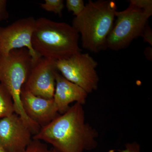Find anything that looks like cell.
Wrapping results in <instances>:
<instances>
[{
    "label": "cell",
    "instance_id": "6da1fadb",
    "mask_svg": "<svg viewBox=\"0 0 152 152\" xmlns=\"http://www.w3.org/2000/svg\"><path fill=\"white\" fill-rule=\"evenodd\" d=\"M98 137L97 130L86 122L83 105L75 103L41 127L33 140L50 144L56 152H84L97 148Z\"/></svg>",
    "mask_w": 152,
    "mask_h": 152
},
{
    "label": "cell",
    "instance_id": "7a4b0ae2",
    "mask_svg": "<svg viewBox=\"0 0 152 152\" xmlns=\"http://www.w3.org/2000/svg\"><path fill=\"white\" fill-rule=\"evenodd\" d=\"M117 10L113 0H90L81 13L74 18L72 26L80 34L84 48L95 53L107 49Z\"/></svg>",
    "mask_w": 152,
    "mask_h": 152
},
{
    "label": "cell",
    "instance_id": "3957f363",
    "mask_svg": "<svg viewBox=\"0 0 152 152\" xmlns=\"http://www.w3.org/2000/svg\"><path fill=\"white\" fill-rule=\"evenodd\" d=\"M79 39L72 26L40 18L36 20L32 45L40 57L59 61L81 53Z\"/></svg>",
    "mask_w": 152,
    "mask_h": 152
},
{
    "label": "cell",
    "instance_id": "277c9868",
    "mask_svg": "<svg viewBox=\"0 0 152 152\" xmlns=\"http://www.w3.org/2000/svg\"><path fill=\"white\" fill-rule=\"evenodd\" d=\"M34 61L30 51L26 48L15 49L7 55L0 56V82L11 95L15 112L21 117L34 135L41 127L30 119L23 108L21 93L26 82Z\"/></svg>",
    "mask_w": 152,
    "mask_h": 152
},
{
    "label": "cell",
    "instance_id": "5b68a950",
    "mask_svg": "<svg viewBox=\"0 0 152 152\" xmlns=\"http://www.w3.org/2000/svg\"><path fill=\"white\" fill-rule=\"evenodd\" d=\"M152 15V11L144 10L130 4L124 10L117 11L116 20L107 39V49L118 51L129 46L141 37Z\"/></svg>",
    "mask_w": 152,
    "mask_h": 152
},
{
    "label": "cell",
    "instance_id": "8992f818",
    "mask_svg": "<svg viewBox=\"0 0 152 152\" xmlns=\"http://www.w3.org/2000/svg\"><path fill=\"white\" fill-rule=\"evenodd\" d=\"M56 65L64 77L80 87L88 94L97 90L99 81L96 70L98 63L89 54H76L56 61Z\"/></svg>",
    "mask_w": 152,
    "mask_h": 152
},
{
    "label": "cell",
    "instance_id": "52a82bcc",
    "mask_svg": "<svg viewBox=\"0 0 152 152\" xmlns=\"http://www.w3.org/2000/svg\"><path fill=\"white\" fill-rule=\"evenodd\" d=\"M36 20L32 17L19 19L6 27H0V56L7 55L15 49L26 48L30 51L34 62L39 56L32 45Z\"/></svg>",
    "mask_w": 152,
    "mask_h": 152
},
{
    "label": "cell",
    "instance_id": "ba28073f",
    "mask_svg": "<svg viewBox=\"0 0 152 152\" xmlns=\"http://www.w3.org/2000/svg\"><path fill=\"white\" fill-rule=\"evenodd\" d=\"M58 72L56 61L39 57L33 63L23 88L39 97L53 99L56 87V75Z\"/></svg>",
    "mask_w": 152,
    "mask_h": 152
},
{
    "label": "cell",
    "instance_id": "9c48e42d",
    "mask_svg": "<svg viewBox=\"0 0 152 152\" xmlns=\"http://www.w3.org/2000/svg\"><path fill=\"white\" fill-rule=\"evenodd\" d=\"M33 133L15 113L0 119V145L7 152H24Z\"/></svg>",
    "mask_w": 152,
    "mask_h": 152
},
{
    "label": "cell",
    "instance_id": "30bf717a",
    "mask_svg": "<svg viewBox=\"0 0 152 152\" xmlns=\"http://www.w3.org/2000/svg\"><path fill=\"white\" fill-rule=\"evenodd\" d=\"M21 100L27 115L41 127L48 125L60 115L53 99L39 97L23 88Z\"/></svg>",
    "mask_w": 152,
    "mask_h": 152
},
{
    "label": "cell",
    "instance_id": "8fae6325",
    "mask_svg": "<svg viewBox=\"0 0 152 152\" xmlns=\"http://www.w3.org/2000/svg\"><path fill=\"white\" fill-rule=\"evenodd\" d=\"M88 94L83 89L64 77L58 72L56 75V87L54 101L60 115L70 108L69 104L75 102L83 105L86 102Z\"/></svg>",
    "mask_w": 152,
    "mask_h": 152
},
{
    "label": "cell",
    "instance_id": "7c38bea8",
    "mask_svg": "<svg viewBox=\"0 0 152 152\" xmlns=\"http://www.w3.org/2000/svg\"><path fill=\"white\" fill-rule=\"evenodd\" d=\"M15 113L13 102L11 95L0 84V118Z\"/></svg>",
    "mask_w": 152,
    "mask_h": 152
},
{
    "label": "cell",
    "instance_id": "4fadbf2b",
    "mask_svg": "<svg viewBox=\"0 0 152 152\" xmlns=\"http://www.w3.org/2000/svg\"><path fill=\"white\" fill-rule=\"evenodd\" d=\"M41 8L48 12H52L60 17L62 16L64 8L63 0H45V3L40 4Z\"/></svg>",
    "mask_w": 152,
    "mask_h": 152
},
{
    "label": "cell",
    "instance_id": "5bb4252c",
    "mask_svg": "<svg viewBox=\"0 0 152 152\" xmlns=\"http://www.w3.org/2000/svg\"><path fill=\"white\" fill-rule=\"evenodd\" d=\"M66 7L69 12H72L74 15L77 16L84 10L86 5L83 0H66Z\"/></svg>",
    "mask_w": 152,
    "mask_h": 152
},
{
    "label": "cell",
    "instance_id": "9a60e30c",
    "mask_svg": "<svg viewBox=\"0 0 152 152\" xmlns=\"http://www.w3.org/2000/svg\"><path fill=\"white\" fill-rule=\"evenodd\" d=\"M24 152H56L52 148H49L48 146L42 141L33 140Z\"/></svg>",
    "mask_w": 152,
    "mask_h": 152
},
{
    "label": "cell",
    "instance_id": "2e32d148",
    "mask_svg": "<svg viewBox=\"0 0 152 152\" xmlns=\"http://www.w3.org/2000/svg\"><path fill=\"white\" fill-rule=\"evenodd\" d=\"M129 3L138 8L144 10L152 11V0H130Z\"/></svg>",
    "mask_w": 152,
    "mask_h": 152
},
{
    "label": "cell",
    "instance_id": "e0dca14e",
    "mask_svg": "<svg viewBox=\"0 0 152 152\" xmlns=\"http://www.w3.org/2000/svg\"><path fill=\"white\" fill-rule=\"evenodd\" d=\"M141 37H142L145 42L152 46V30L148 23L144 28Z\"/></svg>",
    "mask_w": 152,
    "mask_h": 152
},
{
    "label": "cell",
    "instance_id": "ac0fdd59",
    "mask_svg": "<svg viewBox=\"0 0 152 152\" xmlns=\"http://www.w3.org/2000/svg\"><path fill=\"white\" fill-rule=\"evenodd\" d=\"M118 151L119 152H141L140 146L136 142L128 143L125 145V149Z\"/></svg>",
    "mask_w": 152,
    "mask_h": 152
},
{
    "label": "cell",
    "instance_id": "d6986e66",
    "mask_svg": "<svg viewBox=\"0 0 152 152\" xmlns=\"http://www.w3.org/2000/svg\"><path fill=\"white\" fill-rule=\"evenodd\" d=\"M7 1L0 0V21L8 18L9 15L7 10Z\"/></svg>",
    "mask_w": 152,
    "mask_h": 152
},
{
    "label": "cell",
    "instance_id": "ffe728a7",
    "mask_svg": "<svg viewBox=\"0 0 152 152\" xmlns=\"http://www.w3.org/2000/svg\"><path fill=\"white\" fill-rule=\"evenodd\" d=\"M152 48L151 47H148L145 49L144 53L147 58L148 60H152Z\"/></svg>",
    "mask_w": 152,
    "mask_h": 152
},
{
    "label": "cell",
    "instance_id": "44dd1931",
    "mask_svg": "<svg viewBox=\"0 0 152 152\" xmlns=\"http://www.w3.org/2000/svg\"><path fill=\"white\" fill-rule=\"evenodd\" d=\"M0 152H7L4 149V148L0 145Z\"/></svg>",
    "mask_w": 152,
    "mask_h": 152
}]
</instances>
